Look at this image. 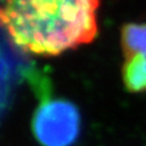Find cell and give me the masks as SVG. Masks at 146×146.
<instances>
[{
	"label": "cell",
	"instance_id": "3957f363",
	"mask_svg": "<svg viewBox=\"0 0 146 146\" xmlns=\"http://www.w3.org/2000/svg\"><path fill=\"white\" fill-rule=\"evenodd\" d=\"M121 43L124 63L123 83L130 93L146 91V23H127L122 28Z\"/></svg>",
	"mask_w": 146,
	"mask_h": 146
},
{
	"label": "cell",
	"instance_id": "7a4b0ae2",
	"mask_svg": "<svg viewBox=\"0 0 146 146\" xmlns=\"http://www.w3.org/2000/svg\"><path fill=\"white\" fill-rule=\"evenodd\" d=\"M33 133L43 146H70L79 131L77 108L66 101H50L36 110Z\"/></svg>",
	"mask_w": 146,
	"mask_h": 146
},
{
	"label": "cell",
	"instance_id": "6da1fadb",
	"mask_svg": "<svg viewBox=\"0 0 146 146\" xmlns=\"http://www.w3.org/2000/svg\"><path fill=\"white\" fill-rule=\"evenodd\" d=\"M99 5L100 0H4L1 21L17 48L51 57L96 38Z\"/></svg>",
	"mask_w": 146,
	"mask_h": 146
}]
</instances>
